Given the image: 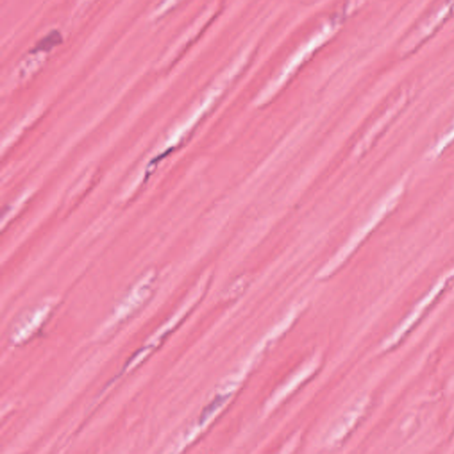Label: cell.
Instances as JSON below:
<instances>
[{
    "label": "cell",
    "instance_id": "cell-1",
    "mask_svg": "<svg viewBox=\"0 0 454 454\" xmlns=\"http://www.w3.org/2000/svg\"><path fill=\"white\" fill-rule=\"evenodd\" d=\"M61 41H62V39H61V34L58 31H52L51 33H49L38 43V45L35 47L34 50L37 52L49 51L54 46L61 44Z\"/></svg>",
    "mask_w": 454,
    "mask_h": 454
}]
</instances>
